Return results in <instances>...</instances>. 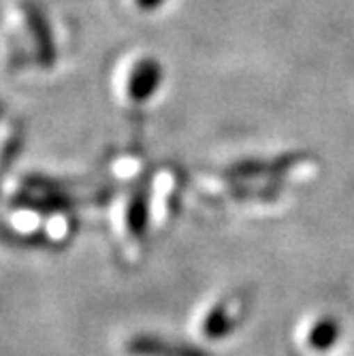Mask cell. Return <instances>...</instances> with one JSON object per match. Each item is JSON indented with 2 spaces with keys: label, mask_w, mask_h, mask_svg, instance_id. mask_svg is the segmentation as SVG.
<instances>
[{
  "label": "cell",
  "mask_w": 354,
  "mask_h": 356,
  "mask_svg": "<svg viewBox=\"0 0 354 356\" xmlns=\"http://www.w3.org/2000/svg\"><path fill=\"white\" fill-rule=\"evenodd\" d=\"M22 13H24V22L28 28L30 41L35 45V56H37L39 64L41 67H54L56 58H58V49H56L54 30L49 26L47 15L43 13V9L35 3V0H24Z\"/></svg>",
  "instance_id": "cell-1"
},
{
  "label": "cell",
  "mask_w": 354,
  "mask_h": 356,
  "mask_svg": "<svg viewBox=\"0 0 354 356\" xmlns=\"http://www.w3.org/2000/svg\"><path fill=\"white\" fill-rule=\"evenodd\" d=\"M163 64L156 58H141L133 67L131 75L126 79V92L128 99L135 103H145L158 92L160 83H163Z\"/></svg>",
  "instance_id": "cell-2"
},
{
  "label": "cell",
  "mask_w": 354,
  "mask_h": 356,
  "mask_svg": "<svg viewBox=\"0 0 354 356\" xmlns=\"http://www.w3.org/2000/svg\"><path fill=\"white\" fill-rule=\"evenodd\" d=\"M126 352L133 356H211L207 350L190 346L184 341H173L158 335H137L126 343Z\"/></svg>",
  "instance_id": "cell-3"
},
{
  "label": "cell",
  "mask_w": 354,
  "mask_h": 356,
  "mask_svg": "<svg viewBox=\"0 0 354 356\" xmlns=\"http://www.w3.org/2000/svg\"><path fill=\"white\" fill-rule=\"evenodd\" d=\"M303 160V154H286L275 160H241L233 165L227 175L229 177H269L286 173L291 167L299 165Z\"/></svg>",
  "instance_id": "cell-4"
},
{
  "label": "cell",
  "mask_w": 354,
  "mask_h": 356,
  "mask_svg": "<svg viewBox=\"0 0 354 356\" xmlns=\"http://www.w3.org/2000/svg\"><path fill=\"white\" fill-rule=\"evenodd\" d=\"M235 325H237V318L231 314L229 303L224 301V303H218V305H214L209 309L207 318L203 320L201 331H203V335L207 339L216 341V339H222V337L231 335L233 329H235Z\"/></svg>",
  "instance_id": "cell-5"
},
{
  "label": "cell",
  "mask_w": 354,
  "mask_h": 356,
  "mask_svg": "<svg viewBox=\"0 0 354 356\" xmlns=\"http://www.w3.org/2000/svg\"><path fill=\"white\" fill-rule=\"evenodd\" d=\"M126 226L131 231L133 237H143L147 226H150V199H147V190L139 188L133 199L128 201V209H126Z\"/></svg>",
  "instance_id": "cell-6"
},
{
  "label": "cell",
  "mask_w": 354,
  "mask_h": 356,
  "mask_svg": "<svg viewBox=\"0 0 354 356\" xmlns=\"http://www.w3.org/2000/svg\"><path fill=\"white\" fill-rule=\"evenodd\" d=\"M339 335H341V327H339L337 318L323 316V318H318L314 322V327H312V331L307 335V343H309L312 350L327 352L337 343Z\"/></svg>",
  "instance_id": "cell-7"
},
{
  "label": "cell",
  "mask_w": 354,
  "mask_h": 356,
  "mask_svg": "<svg viewBox=\"0 0 354 356\" xmlns=\"http://www.w3.org/2000/svg\"><path fill=\"white\" fill-rule=\"evenodd\" d=\"M163 3H165V0H135V7L139 11L150 13V11H156L158 7H163Z\"/></svg>",
  "instance_id": "cell-8"
}]
</instances>
